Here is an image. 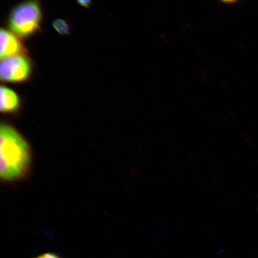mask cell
<instances>
[{
	"label": "cell",
	"mask_w": 258,
	"mask_h": 258,
	"mask_svg": "<svg viewBox=\"0 0 258 258\" xmlns=\"http://www.w3.org/2000/svg\"><path fill=\"white\" fill-rule=\"evenodd\" d=\"M42 18L39 2L27 1L19 3L12 9L8 24L9 27L18 36L28 37L40 30Z\"/></svg>",
	"instance_id": "7a4b0ae2"
},
{
	"label": "cell",
	"mask_w": 258,
	"mask_h": 258,
	"mask_svg": "<svg viewBox=\"0 0 258 258\" xmlns=\"http://www.w3.org/2000/svg\"><path fill=\"white\" fill-rule=\"evenodd\" d=\"M78 3L80 5L85 6L86 8H88L91 5L92 2L90 0H79Z\"/></svg>",
	"instance_id": "ba28073f"
},
{
	"label": "cell",
	"mask_w": 258,
	"mask_h": 258,
	"mask_svg": "<svg viewBox=\"0 0 258 258\" xmlns=\"http://www.w3.org/2000/svg\"><path fill=\"white\" fill-rule=\"evenodd\" d=\"M0 139L2 179L6 181L21 179L30 167L31 152L27 142L18 131L8 124H2Z\"/></svg>",
	"instance_id": "6da1fadb"
},
{
	"label": "cell",
	"mask_w": 258,
	"mask_h": 258,
	"mask_svg": "<svg viewBox=\"0 0 258 258\" xmlns=\"http://www.w3.org/2000/svg\"><path fill=\"white\" fill-rule=\"evenodd\" d=\"M32 64L25 55H16L2 59L0 64V77L3 82H24L30 78Z\"/></svg>",
	"instance_id": "3957f363"
},
{
	"label": "cell",
	"mask_w": 258,
	"mask_h": 258,
	"mask_svg": "<svg viewBox=\"0 0 258 258\" xmlns=\"http://www.w3.org/2000/svg\"><path fill=\"white\" fill-rule=\"evenodd\" d=\"M18 36L12 32L2 28L0 32L1 59L16 55H25L27 53V48Z\"/></svg>",
	"instance_id": "277c9868"
},
{
	"label": "cell",
	"mask_w": 258,
	"mask_h": 258,
	"mask_svg": "<svg viewBox=\"0 0 258 258\" xmlns=\"http://www.w3.org/2000/svg\"><path fill=\"white\" fill-rule=\"evenodd\" d=\"M34 258H62L60 256L58 255V254L54 253H44L39 254L36 257Z\"/></svg>",
	"instance_id": "52a82bcc"
},
{
	"label": "cell",
	"mask_w": 258,
	"mask_h": 258,
	"mask_svg": "<svg viewBox=\"0 0 258 258\" xmlns=\"http://www.w3.org/2000/svg\"><path fill=\"white\" fill-rule=\"evenodd\" d=\"M0 109L2 112L13 113L18 111L20 107V98L14 90L8 87H1L0 89Z\"/></svg>",
	"instance_id": "5b68a950"
},
{
	"label": "cell",
	"mask_w": 258,
	"mask_h": 258,
	"mask_svg": "<svg viewBox=\"0 0 258 258\" xmlns=\"http://www.w3.org/2000/svg\"><path fill=\"white\" fill-rule=\"evenodd\" d=\"M52 25L58 33L61 35H66L70 33V25L64 19H56L53 22Z\"/></svg>",
	"instance_id": "8992f818"
}]
</instances>
